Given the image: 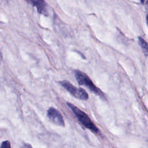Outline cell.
Instances as JSON below:
<instances>
[{
  "mask_svg": "<svg viewBox=\"0 0 148 148\" xmlns=\"http://www.w3.org/2000/svg\"><path fill=\"white\" fill-rule=\"evenodd\" d=\"M1 148H10V144L8 140H6L2 143Z\"/></svg>",
  "mask_w": 148,
  "mask_h": 148,
  "instance_id": "7",
  "label": "cell"
},
{
  "mask_svg": "<svg viewBox=\"0 0 148 148\" xmlns=\"http://www.w3.org/2000/svg\"><path fill=\"white\" fill-rule=\"evenodd\" d=\"M60 84L76 98L83 101H86L88 99V94L84 89L77 88L66 80L61 81Z\"/></svg>",
  "mask_w": 148,
  "mask_h": 148,
  "instance_id": "3",
  "label": "cell"
},
{
  "mask_svg": "<svg viewBox=\"0 0 148 148\" xmlns=\"http://www.w3.org/2000/svg\"><path fill=\"white\" fill-rule=\"evenodd\" d=\"M74 73L79 84L87 87L91 91L96 95L102 98H105V97L102 91L93 83L91 79L85 73L79 70H75L74 71Z\"/></svg>",
  "mask_w": 148,
  "mask_h": 148,
  "instance_id": "2",
  "label": "cell"
},
{
  "mask_svg": "<svg viewBox=\"0 0 148 148\" xmlns=\"http://www.w3.org/2000/svg\"><path fill=\"white\" fill-rule=\"evenodd\" d=\"M47 116L49 119L54 124L61 127L65 126L63 117L57 109L53 107L50 108L47 112Z\"/></svg>",
  "mask_w": 148,
  "mask_h": 148,
  "instance_id": "4",
  "label": "cell"
},
{
  "mask_svg": "<svg viewBox=\"0 0 148 148\" xmlns=\"http://www.w3.org/2000/svg\"><path fill=\"white\" fill-rule=\"evenodd\" d=\"M31 3L34 6L36 7L38 12L40 14H43L45 16H48V12L46 9V4L44 1L40 0H31L27 1Z\"/></svg>",
  "mask_w": 148,
  "mask_h": 148,
  "instance_id": "5",
  "label": "cell"
},
{
  "mask_svg": "<svg viewBox=\"0 0 148 148\" xmlns=\"http://www.w3.org/2000/svg\"><path fill=\"white\" fill-rule=\"evenodd\" d=\"M10 148H11V147H10Z\"/></svg>",
  "mask_w": 148,
  "mask_h": 148,
  "instance_id": "8",
  "label": "cell"
},
{
  "mask_svg": "<svg viewBox=\"0 0 148 148\" xmlns=\"http://www.w3.org/2000/svg\"><path fill=\"white\" fill-rule=\"evenodd\" d=\"M66 104L69 106V108L72 110L73 113L77 118L78 120L83 126L89 129L90 131L94 133L98 132V128L96 127V125L91 121V120L90 119L87 114H86L84 112H83L82 110H80L79 108H78L72 103L68 102Z\"/></svg>",
  "mask_w": 148,
  "mask_h": 148,
  "instance_id": "1",
  "label": "cell"
},
{
  "mask_svg": "<svg viewBox=\"0 0 148 148\" xmlns=\"http://www.w3.org/2000/svg\"><path fill=\"white\" fill-rule=\"evenodd\" d=\"M138 44L139 45L141 49H142L143 53H145V56L147 57V53H148V47H147L148 46H147V42L144 39L139 36L138 37Z\"/></svg>",
  "mask_w": 148,
  "mask_h": 148,
  "instance_id": "6",
  "label": "cell"
}]
</instances>
